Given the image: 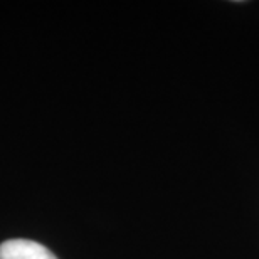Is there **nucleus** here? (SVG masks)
<instances>
[{
	"instance_id": "nucleus-1",
	"label": "nucleus",
	"mask_w": 259,
	"mask_h": 259,
	"mask_svg": "<svg viewBox=\"0 0 259 259\" xmlns=\"http://www.w3.org/2000/svg\"><path fill=\"white\" fill-rule=\"evenodd\" d=\"M0 259H58L48 247L29 239H9L0 244Z\"/></svg>"
}]
</instances>
